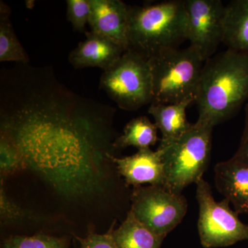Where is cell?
<instances>
[{
	"label": "cell",
	"instance_id": "2",
	"mask_svg": "<svg viewBox=\"0 0 248 248\" xmlns=\"http://www.w3.org/2000/svg\"><path fill=\"white\" fill-rule=\"evenodd\" d=\"M187 40L184 1H164L129 6V49L149 60Z\"/></svg>",
	"mask_w": 248,
	"mask_h": 248
},
{
	"label": "cell",
	"instance_id": "14",
	"mask_svg": "<svg viewBox=\"0 0 248 248\" xmlns=\"http://www.w3.org/2000/svg\"><path fill=\"white\" fill-rule=\"evenodd\" d=\"M223 43L229 50L248 53V0H233L225 6Z\"/></svg>",
	"mask_w": 248,
	"mask_h": 248
},
{
	"label": "cell",
	"instance_id": "16",
	"mask_svg": "<svg viewBox=\"0 0 248 248\" xmlns=\"http://www.w3.org/2000/svg\"><path fill=\"white\" fill-rule=\"evenodd\" d=\"M156 125L145 116L136 117L125 125L123 134L114 142L115 148L135 147L138 150L154 146L157 141Z\"/></svg>",
	"mask_w": 248,
	"mask_h": 248
},
{
	"label": "cell",
	"instance_id": "1",
	"mask_svg": "<svg viewBox=\"0 0 248 248\" xmlns=\"http://www.w3.org/2000/svg\"><path fill=\"white\" fill-rule=\"evenodd\" d=\"M248 99V53L227 49L204 63L195 102L197 122L215 127L231 118Z\"/></svg>",
	"mask_w": 248,
	"mask_h": 248
},
{
	"label": "cell",
	"instance_id": "22",
	"mask_svg": "<svg viewBox=\"0 0 248 248\" xmlns=\"http://www.w3.org/2000/svg\"><path fill=\"white\" fill-rule=\"evenodd\" d=\"M115 222L114 221L108 231L104 234H97L91 232L86 238L76 236L80 244V248H117L112 236Z\"/></svg>",
	"mask_w": 248,
	"mask_h": 248
},
{
	"label": "cell",
	"instance_id": "7",
	"mask_svg": "<svg viewBox=\"0 0 248 248\" xmlns=\"http://www.w3.org/2000/svg\"><path fill=\"white\" fill-rule=\"evenodd\" d=\"M130 211L155 234L166 237L182 222L187 210L182 194L159 186L135 187L130 196Z\"/></svg>",
	"mask_w": 248,
	"mask_h": 248
},
{
	"label": "cell",
	"instance_id": "11",
	"mask_svg": "<svg viewBox=\"0 0 248 248\" xmlns=\"http://www.w3.org/2000/svg\"><path fill=\"white\" fill-rule=\"evenodd\" d=\"M217 190L237 214H248V164L233 156L215 167Z\"/></svg>",
	"mask_w": 248,
	"mask_h": 248
},
{
	"label": "cell",
	"instance_id": "9",
	"mask_svg": "<svg viewBox=\"0 0 248 248\" xmlns=\"http://www.w3.org/2000/svg\"><path fill=\"white\" fill-rule=\"evenodd\" d=\"M91 31L129 49V6L121 0H90Z\"/></svg>",
	"mask_w": 248,
	"mask_h": 248
},
{
	"label": "cell",
	"instance_id": "20",
	"mask_svg": "<svg viewBox=\"0 0 248 248\" xmlns=\"http://www.w3.org/2000/svg\"><path fill=\"white\" fill-rule=\"evenodd\" d=\"M66 4L67 19L71 23L73 29L85 32V28L89 24L91 16L90 0H67Z\"/></svg>",
	"mask_w": 248,
	"mask_h": 248
},
{
	"label": "cell",
	"instance_id": "13",
	"mask_svg": "<svg viewBox=\"0 0 248 248\" xmlns=\"http://www.w3.org/2000/svg\"><path fill=\"white\" fill-rule=\"evenodd\" d=\"M192 102L195 101L187 99L177 104H151L148 112L153 116L156 128L161 132V140L180 138L192 128L193 124L187 120L186 109Z\"/></svg>",
	"mask_w": 248,
	"mask_h": 248
},
{
	"label": "cell",
	"instance_id": "8",
	"mask_svg": "<svg viewBox=\"0 0 248 248\" xmlns=\"http://www.w3.org/2000/svg\"><path fill=\"white\" fill-rule=\"evenodd\" d=\"M187 40L204 62L223 43L225 6L220 0H184Z\"/></svg>",
	"mask_w": 248,
	"mask_h": 248
},
{
	"label": "cell",
	"instance_id": "3",
	"mask_svg": "<svg viewBox=\"0 0 248 248\" xmlns=\"http://www.w3.org/2000/svg\"><path fill=\"white\" fill-rule=\"evenodd\" d=\"M213 127L196 122L173 140H161L157 151L164 167V187L182 194L190 184L203 178L210 159Z\"/></svg>",
	"mask_w": 248,
	"mask_h": 248
},
{
	"label": "cell",
	"instance_id": "23",
	"mask_svg": "<svg viewBox=\"0 0 248 248\" xmlns=\"http://www.w3.org/2000/svg\"><path fill=\"white\" fill-rule=\"evenodd\" d=\"M234 156L248 164V140L241 141L239 149L235 153Z\"/></svg>",
	"mask_w": 248,
	"mask_h": 248
},
{
	"label": "cell",
	"instance_id": "17",
	"mask_svg": "<svg viewBox=\"0 0 248 248\" xmlns=\"http://www.w3.org/2000/svg\"><path fill=\"white\" fill-rule=\"evenodd\" d=\"M29 61L25 49L16 35L8 17L1 14L0 22V62H17L27 63Z\"/></svg>",
	"mask_w": 248,
	"mask_h": 248
},
{
	"label": "cell",
	"instance_id": "12",
	"mask_svg": "<svg viewBox=\"0 0 248 248\" xmlns=\"http://www.w3.org/2000/svg\"><path fill=\"white\" fill-rule=\"evenodd\" d=\"M86 40L72 50L68 60L76 68L97 67L104 71L109 69L125 51L123 47L99 34L85 32Z\"/></svg>",
	"mask_w": 248,
	"mask_h": 248
},
{
	"label": "cell",
	"instance_id": "10",
	"mask_svg": "<svg viewBox=\"0 0 248 248\" xmlns=\"http://www.w3.org/2000/svg\"><path fill=\"white\" fill-rule=\"evenodd\" d=\"M116 165L119 174L124 177L126 186L134 187L148 184L151 186H164V167L161 154L151 148L138 150L131 156L117 158L107 155Z\"/></svg>",
	"mask_w": 248,
	"mask_h": 248
},
{
	"label": "cell",
	"instance_id": "19",
	"mask_svg": "<svg viewBox=\"0 0 248 248\" xmlns=\"http://www.w3.org/2000/svg\"><path fill=\"white\" fill-rule=\"evenodd\" d=\"M66 237H56L45 233L33 236H13L4 240L1 248H69Z\"/></svg>",
	"mask_w": 248,
	"mask_h": 248
},
{
	"label": "cell",
	"instance_id": "5",
	"mask_svg": "<svg viewBox=\"0 0 248 248\" xmlns=\"http://www.w3.org/2000/svg\"><path fill=\"white\" fill-rule=\"evenodd\" d=\"M100 88L125 110H138L153 102V81L149 61L131 49L104 71Z\"/></svg>",
	"mask_w": 248,
	"mask_h": 248
},
{
	"label": "cell",
	"instance_id": "15",
	"mask_svg": "<svg viewBox=\"0 0 248 248\" xmlns=\"http://www.w3.org/2000/svg\"><path fill=\"white\" fill-rule=\"evenodd\" d=\"M117 248H161L164 236L155 234L129 210L125 220L112 232Z\"/></svg>",
	"mask_w": 248,
	"mask_h": 248
},
{
	"label": "cell",
	"instance_id": "21",
	"mask_svg": "<svg viewBox=\"0 0 248 248\" xmlns=\"http://www.w3.org/2000/svg\"><path fill=\"white\" fill-rule=\"evenodd\" d=\"M29 213L11 200L6 192L4 179L0 184V218L1 223L19 221L27 218Z\"/></svg>",
	"mask_w": 248,
	"mask_h": 248
},
{
	"label": "cell",
	"instance_id": "4",
	"mask_svg": "<svg viewBox=\"0 0 248 248\" xmlns=\"http://www.w3.org/2000/svg\"><path fill=\"white\" fill-rule=\"evenodd\" d=\"M153 81L151 104H171L196 101L203 59L193 47L165 50L148 60Z\"/></svg>",
	"mask_w": 248,
	"mask_h": 248
},
{
	"label": "cell",
	"instance_id": "6",
	"mask_svg": "<svg viewBox=\"0 0 248 248\" xmlns=\"http://www.w3.org/2000/svg\"><path fill=\"white\" fill-rule=\"evenodd\" d=\"M196 197L200 207L198 231L201 244L205 248L228 247L248 240V224L230 208L226 199L217 202L203 178L197 183Z\"/></svg>",
	"mask_w": 248,
	"mask_h": 248
},
{
	"label": "cell",
	"instance_id": "18",
	"mask_svg": "<svg viewBox=\"0 0 248 248\" xmlns=\"http://www.w3.org/2000/svg\"><path fill=\"white\" fill-rule=\"evenodd\" d=\"M27 162L22 152L14 141L5 135L0 138V172L1 178L9 177L27 169Z\"/></svg>",
	"mask_w": 248,
	"mask_h": 248
},
{
	"label": "cell",
	"instance_id": "24",
	"mask_svg": "<svg viewBox=\"0 0 248 248\" xmlns=\"http://www.w3.org/2000/svg\"><path fill=\"white\" fill-rule=\"evenodd\" d=\"M248 140V103L246 107V121H245V127L244 133L241 141H244Z\"/></svg>",
	"mask_w": 248,
	"mask_h": 248
}]
</instances>
